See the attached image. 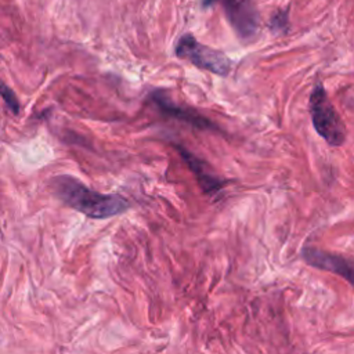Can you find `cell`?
Instances as JSON below:
<instances>
[{
    "instance_id": "1",
    "label": "cell",
    "mask_w": 354,
    "mask_h": 354,
    "mask_svg": "<svg viewBox=\"0 0 354 354\" xmlns=\"http://www.w3.org/2000/svg\"><path fill=\"white\" fill-rule=\"evenodd\" d=\"M54 194L69 207L90 218H108L129 209V202L118 194H101L90 189L75 177L62 174L51 180Z\"/></svg>"
},
{
    "instance_id": "2",
    "label": "cell",
    "mask_w": 354,
    "mask_h": 354,
    "mask_svg": "<svg viewBox=\"0 0 354 354\" xmlns=\"http://www.w3.org/2000/svg\"><path fill=\"white\" fill-rule=\"evenodd\" d=\"M308 109L315 131L330 147L343 145L347 134L344 123L321 83L315 84L310 94Z\"/></svg>"
},
{
    "instance_id": "3",
    "label": "cell",
    "mask_w": 354,
    "mask_h": 354,
    "mask_svg": "<svg viewBox=\"0 0 354 354\" xmlns=\"http://www.w3.org/2000/svg\"><path fill=\"white\" fill-rule=\"evenodd\" d=\"M174 53L178 58L187 59L195 66L213 72L216 75L225 76L231 71V59L223 51L199 43L189 33L183 35L178 39Z\"/></svg>"
},
{
    "instance_id": "4",
    "label": "cell",
    "mask_w": 354,
    "mask_h": 354,
    "mask_svg": "<svg viewBox=\"0 0 354 354\" xmlns=\"http://www.w3.org/2000/svg\"><path fill=\"white\" fill-rule=\"evenodd\" d=\"M224 12L236 35L252 37L259 26V14L253 0H224Z\"/></svg>"
},
{
    "instance_id": "5",
    "label": "cell",
    "mask_w": 354,
    "mask_h": 354,
    "mask_svg": "<svg viewBox=\"0 0 354 354\" xmlns=\"http://www.w3.org/2000/svg\"><path fill=\"white\" fill-rule=\"evenodd\" d=\"M301 257L311 267L340 275L354 286V263L351 260L317 248H304Z\"/></svg>"
},
{
    "instance_id": "6",
    "label": "cell",
    "mask_w": 354,
    "mask_h": 354,
    "mask_svg": "<svg viewBox=\"0 0 354 354\" xmlns=\"http://www.w3.org/2000/svg\"><path fill=\"white\" fill-rule=\"evenodd\" d=\"M151 98L165 113L171 115L173 118L184 120L198 129H214V124L209 119L203 118L202 115L196 113L195 111H192L189 108H183V106L174 104L165 93L153 91V93H151Z\"/></svg>"
},
{
    "instance_id": "7",
    "label": "cell",
    "mask_w": 354,
    "mask_h": 354,
    "mask_svg": "<svg viewBox=\"0 0 354 354\" xmlns=\"http://www.w3.org/2000/svg\"><path fill=\"white\" fill-rule=\"evenodd\" d=\"M180 152H181L183 158L187 160V165L196 174L198 181H199V184H201V187H202V189L205 192L216 194V192H218L221 189V187H223L221 180L217 178L216 176H213L202 160L195 158L191 152L185 151L184 148H180Z\"/></svg>"
},
{
    "instance_id": "8",
    "label": "cell",
    "mask_w": 354,
    "mask_h": 354,
    "mask_svg": "<svg viewBox=\"0 0 354 354\" xmlns=\"http://www.w3.org/2000/svg\"><path fill=\"white\" fill-rule=\"evenodd\" d=\"M1 97H3L4 102L7 104V106L10 108V111H12L17 115L19 112L18 100H17L14 91L6 83H1Z\"/></svg>"
},
{
    "instance_id": "9",
    "label": "cell",
    "mask_w": 354,
    "mask_h": 354,
    "mask_svg": "<svg viewBox=\"0 0 354 354\" xmlns=\"http://www.w3.org/2000/svg\"><path fill=\"white\" fill-rule=\"evenodd\" d=\"M286 26V14H278L272 18V28H285Z\"/></svg>"
},
{
    "instance_id": "10",
    "label": "cell",
    "mask_w": 354,
    "mask_h": 354,
    "mask_svg": "<svg viewBox=\"0 0 354 354\" xmlns=\"http://www.w3.org/2000/svg\"><path fill=\"white\" fill-rule=\"evenodd\" d=\"M214 1H216V0H203V1H202V3H203V6H205V7H207V6H210V4H213V3H214Z\"/></svg>"
}]
</instances>
